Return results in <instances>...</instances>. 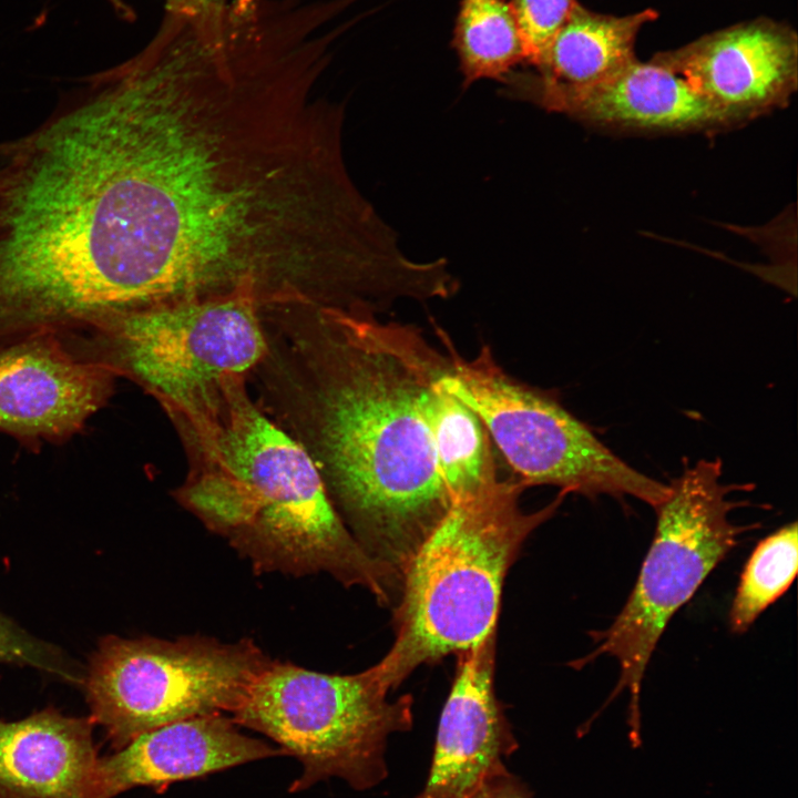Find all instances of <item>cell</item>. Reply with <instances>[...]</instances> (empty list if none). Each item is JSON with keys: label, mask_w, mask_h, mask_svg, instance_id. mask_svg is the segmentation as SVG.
<instances>
[{"label": "cell", "mask_w": 798, "mask_h": 798, "mask_svg": "<svg viewBox=\"0 0 798 798\" xmlns=\"http://www.w3.org/2000/svg\"><path fill=\"white\" fill-rule=\"evenodd\" d=\"M260 408L309 454L359 544L399 577L453 500L423 398L451 360L415 326L309 301L259 307Z\"/></svg>", "instance_id": "1"}, {"label": "cell", "mask_w": 798, "mask_h": 798, "mask_svg": "<svg viewBox=\"0 0 798 798\" xmlns=\"http://www.w3.org/2000/svg\"><path fill=\"white\" fill-rule=\"evenodd\" d=\"M137 304L120 119L98 73L0 142V346Z\"/></svg>", "instance_id": "2"}, {"label": "cell", "mask_w": 798, "mask_h": 798, "mask_svg": "<svg viewBox=\"0 0 798 798\" xmlns=\"http://www.w3.org/2000/svg\"><path fill=\"white\" fill-rule=\"evenodd\" d=\"M164 411L187 459L174 498L255 572L327 573L390 603L397 574L347 529L311 458L260 408L247 376Z\"/></svg>", "instance_id": "3"}, {"label": "cell", "mask_w": 798, "mask_h": 798, "mask_svg": "<svg viewBox=\"0 0 798 798\" xmlns=\"http://www.w3.org/2000/svg\"><path fill=\"white\" fill-rule=\"evenodd\" d=\"M516 479H499L456 500L406 566L395 612V641L375 666L397 688L420 665L460 654L497 632L505 575L528 536L561 505H520Z\"/></svg>", "instance_id": "4"}, {"label": "cell", "mask_w": 798, "mask_h": 798, "mask_svg": "<svg viewBox=\"0 0 798 798\" xmlns=\"http://www.w3.org/2000/svg\"><path fill=\"white\" fill-rule=\"evenodd\" d=\"M388 693L375 666L332 675L270 659L231 718L298 760L301 771L290 792L334 777L366 790L387 775L388 736L412 725L411 696L389 700Z\"/></svg>", "instance_id": "5"}, {"label": "cell", "mask_w": 798, "mask_h": 798, "mask_svg": "<svg viewBox=\"0 0 798 798\" xmlns=\"http://www.w3.org/2000/svg\"><path fill=\"white\" fill-rule=\"evenodd\" d=\"M722 473L720 460H699L671 481L667 497L654 508V536L627 601L607 628L592 632L593 651L574 663L582 667L602 655L616 659L620 676L611 698L628 693L633 728L646 668L671 618L744 531L755 528L729 518L746 504L729 495L751 488L724 483Z\"/></svg>", "instance_id": "6"}, {"label": "cell", "mask_w": 798, "mask_h": 798, "mask_svg": "<svg viewBox=\"0 0 798 798\" xmlns=\"http://www.w3.org/2000/svg\"><path fill=\"white\" fill-rule=\"evenodd\" d=\"M64 336L163 410L193 402L228 376L248 377L266 351L259 301L245 290L109 313Z\"/></svg>", "instance_id": "7"}, {"label": "cell", "mask_w": 798, "mask_h": 798, "mask_svg": "<svg viewBox=\"0 0 798 798\" xmlns=\"http://www.w3.org/2000/svg\"><path fill=\"white\" fill-rule=\"evenodd\" d=\"M439 337L451 360L441 383L479 416L524 489L633 497L653 509L667 497L668 484L627 464L555 398L510 377L489 346L467 359L442 330Z\"/></svg>", "instance_id": "8"}, {"label": "cell", "mask_w": 798, "mask_h": 798, "mask_svg": "<svg viewBox=\"0 0 798 798\" xmlns=\"http://www.w3.org/2000/svg\"><path fill=\"white\" fill-rule=\"evenodd\" d=\"M269 662L247 638L106 636L84 683L90 717L114 751L171 723L231 714Z\"/></svg>", "instance_id": "9"}, {"label": "cell", "mask_w": 798, "mask_h": 798, "mask_svg": "<svg viewBox=\"0 0 798 798\" xmlns=\"http://www.w3.org/2000/svg\"><path fill=\"white\" fill-rule=\"evenodd\" d=\"M651 61L683 78L733 127L787 106L798 86L797 33L767 18L703 35Z\"/></svg>", "instance_id": "10"}, {"label": "cell", "mask_w": 798, "mask_h": 798, "mask_svg": "<svg viewBox=\"0 0 798 798\" xmlns=\"http://www.w3.org/2000/svg\"><path fill=\"white\" fill-rule=\"evenodd\" d=\"M116 376L59 332L0 346V431L27 443L62 442L105 406Z\"/></svg>", "instance_id": "11"}, {"label": "cell", "mask_w": 798, "mask_h": 798, "mask_svg": "<svg viewBox=\"0 0 798 798\" xmlns=\"http://www.w3.org/2000/svg\"><path fill=\"white\" fill-rule=\"evenodd\" d=\"M530 102L613 134H710L734 129L683 78L637 59L598 83L542 93Z\"/></svg>", "instance_id": "12"}, {"label": "cell", "mask_w": 798, "mask_h": 798, "mask_svg": "<svg viewBox=\"0 0 798 798\" xmlns=\"http://www.w3.org/2000/svg\"><path fill=\"white\" fill-rule=\"evenodd\" d=\"M495 633L458 654L431 767L417 798H469L518 746L494 695Z\"/></svg>", "instance_id": "13"}, {"label": "cell", "mask_w": 798, "mask_h": 798, "mask_svg": "<svg viewBox=\"0 0 798 798\" xmlns=\"http://www.w3.org/2000/svg\"><path fill=\"white\" fill-rule=\"evenodd\" d=\"M283 754L249 737L225 714L171 723L141 734L113 754L100 757L103 794L115 798L130 789L201 778Z\"/></svg>", "instance_id": "14"}, {"label": "cell", "mask_w": 798, "mask_h": 798, "mask_svg": "<svg viewBox=\"0 0 798 798\" xmlns=\"http://www.w3.org/2000/svg\"><path fill=\"white\" fill-rule=\"evenodd\" d=\"M94 726L54 707L0 720V798H108Z\"/></svg>", "instance_id": "15"}, {"label": "cell", "mask_w": 798, "mask_h": 798, "mask_svg": "<svg viewBox=\"0 0 798 798\" xmlns=\"http://www.w3.org/2000/svg\"><path fill=\"white\" fill-rule=\"evenodd\" d=\"M656 18L652 9L616 17L576 2L534 64L535 72H512L503 80L507 94L530 101L542 93L586 88L605 80L636 59L637 34Z\"/></svg>", "instance_id": "16"}, {"label": "cell", "mask_w": 798, "mask_h": 798, "mask_svg": "<svg viewBox=\"0 0 798 798\" xmlns=\"http://www.w3.org/2000/svg\"><path fill=\"white\" fill-rule=\"evenodd\" d=\"M441 378L429 386L422 409L441 479L454 502L494 483L499 475L485 426L443 387Z\"/></svg>", "instance_id": "17"}, {"label": "cell", "mask_w": 798, "mask_h": 798, "mask_svg": "<svg viewBox=\"0 0 798 798\" xmlns=\"http://www.w3.org/2000/svg\"><path fill=\"white\" fill-rule=\"evenodd\" d=\"M454 47L466 84L481 79L503 81L525 61L514 14L503 0H461Z\"/></svg>", "instance_id": "18"}, {"label": "cell", "mask_w": 798, "mask_h": 798, "mask_svg": "<svg viewBox=\"0 0 798 798\" xmlns=\"http://www.w3.org/2000/svg\"><path fill=\"white\" fill-rule=\"evenodd\" d=\"M798 569V530L792 522L760 540L749 555L733 598L728 623L745 633L790 587Z\"/></svg>", "instance_id": "19"}, {"label": "cell", "mask_w": 798, "mask_h": 798, "mask_svg": "<svg viewBox=\"0 0 798 798\" xmlns=\"http://www.w3.org/2000/svg\"><path fill=\"white\" fill-rule=\"evenodd\" d=\"M575 0H511L525 61L535 64L567 20Z\"/></svg>", "instance_id": "20"}, {"label": "cell", "mask_w": 798, "mask_h": 798, "mask_svg": "<svg viewBox=\"0 0 798 798\" xmlns=\"http://www.w3.org/2000/svg\"><path fill=\"white\" fill-rule=\"evenodd\" d=\"M469 798H532V795L504 766L484 778Z\"/></svg>", "instance_id": "21"}, {"label": "cell", "mask_w": 798, "mask_h": 798, "mask_svg": "<svg viewBox=\"0 0 798 798\" xmlns=\"http://www.w3.org/2000/svg\"><path fill=\"white\" fill-rule=\"evenodd\" d=\"M228 0H165V10H202L226 3Z\"/></svg>", "instance_id": "22"}, {"label": "cell", "mask_w": 798, "mask_h": 798, "mask_svg": "<svg viewBox=\"0 0 798 798\" xmlns=\"http://www.w3.org/2000/svg\"><path fill=\"white\" fill-rule=\"evenodd\" d=\"M4 632H6V621L3 615L0 613V648L4 638Z\"/></svg>", "instance_id": "23"}]
</instances>
